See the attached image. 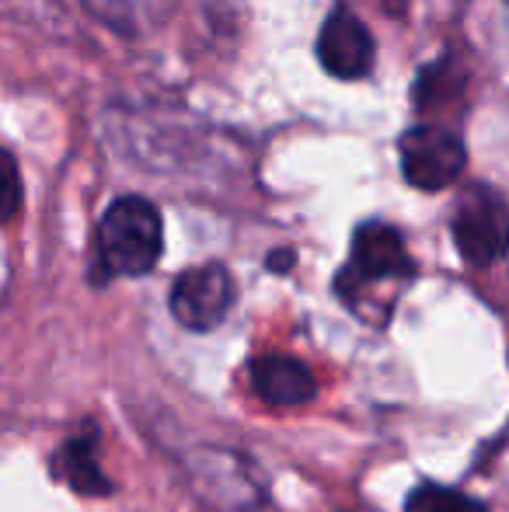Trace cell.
<instances>
[{
	"label": "cell",
	"mask_w": 509,
	"mask_h": 512,
	"mask_svg": "<svg viewBox=\"0 0 509 512\" xmlns=\"http://www.w3.org/2000/svg\"><path fill=\"white\" fill-rule=\"evenodd\" d=\"M164 220L143 196H123L98 223V265L109 276H147L161 262Z\"/></svg>",
	"instance_id": "obj_1"
},
{
	"label": "cell",
	"mask_w": 509,
	"mask_h": 512,
	"mask_svg": "<svg viewBox=\"0 0 509 512\" xmlns=\"http://www.w3.org/2000/svg\"><path fill=\"white\" fill-rule=\"evenodd\" d=\"M415 276V262L405 248V237L398 227L381 220L360 223L353 234V251H349V265L335 276V293L349 304H356L367 286L381 283H401V279Z\"/></svg>",
	"instance_id": "obj_2"
},
{
	"label": "cell",
	"mask_w": 509,
	"mask_h": 512,
	"mask_svg": "<svg viewBox=\"0 0 509 512\" xmlns=\"http://www.w3.org/2000/svg\"><path fill=\"white\" fill-rule=\"evenodd\" d=\"M450 234L461 251V258L468 265H485L499 262L509 251V203L503 192H496L492 185H468L457 196L454 216H450Z\"/></svg>",
	"instance_id": "obj_3"
},
{
	"label": "cell",
	"mask_w": 509,
	"mask_h": 512,
	"mask_svg": "<svg viewBox=\"0 0 509 512\" xmlns=\"http://www.w3.org/2000/svg\"><path fill=\"white\" fill-rule=\"evenodd\" d=\"M185 474L196 499H203L213 512H255L265 499L252 464L231 450L199 446L192 457H185Z\"/></svg>",
	"instance_id": "obj_4"
},
{
	"label": "cell",
	"mask_w": 509,
	"mask_h": 512,
	"mask_svg": "<svg viewBox=\"0 0 509 512\" xmlns=\"http://www.w3.org/2000/svg\"><path fill=\"white\" fill-rule=\"evenodd\" d=\"M398 157L405 182L422 192H440L454 185L468 164L461 136L436 122H419V126L405 129L398 140Z\"/></svg>",
	"instance_id": "obj_5"
},
{
	"label": "cell",
	"mask_w": 509,
	"mask_h": 512,
	"mask_svg": "<svg viewBox=\"0 0 509 512\" xmlns=\"http://www.w3.org/2000/svg\"><path fill=\"white\" fill-rule=\"evenodd\" d=\"M238 286L234 276L227 272V265L206 262L192 265L175 279L168 293V307L175 314V321L189 331H213L234 307Z\"/></svg>",
	"instance_id": "obj_6"
},
{
	"label": "cell",
	"mask_w": 509,
	"mask_h": 512,
	"mask_svg": "<svg viewBox=\"0 0 509 512\" xmlns=\"http://www.w3.org/2000/svg\"><path fill=\"white\" fill-rule=\"evenodd\" d=\"M374 32L349 7H335L318 32V60L339 81H363L374 70Z\"/></svg>",
	"instance_id": "obj_7"
},
{
	"label": "cell",
	"mask_w": 509,
	"mask_h": 512,
	"mask_svg": "<svg viewBox=\"0 0 509 512\" xmlns=\"http://www.w3.org/2000/svg\"><path fill=\"white\" fill-rule=\"evenodd\" d=\"M252 387L255 394L272 408H300L314 401L318 384L314 373L293 356H262L252 363Z\"/></svg>",
	"instance_id": "obj_8"
},
{
	"label": "cell",
	"mask_w": 509,
	"mask_h": 512,
	"mask_svg": "<svg viewBox=\"0 0 509 512\" xmlns=\"http://www.w3.org/2000/svg\"><path fill=\"white\" fill-rule=\"evenodd\" d=\"M464 88H468V70L461 67V60H454L447 53L419 70L412 88V105L419 115H433L440 108H447L450 102H457L464 95Z\"/></svg>",
	"instance_id": "obj_9"
},
{
	"label": "cell",
	"mask_w": 509,
	"mask_h": 512,
	"mask_svg": "<svg viewBox=\"0 0 509 512\" xmlns=\"http://www.w3.org/2000/svg\"><path fill=\"white\" fill-rule=\"evenodd\" d=\"M102 25L119 35H147L175 11V0H84Z\"/></svg>",
	"instance_id": "obj_10"
},
{
	"label": "cell",
	"mask_w": 509,
	"mask_h": 512,
	"mask_svg": "<svg viewBox=\"0 0 509 512\" xmlns=\"http://www.w3.org/2000/svg\"><path fill=\"white\" fill-rule=\"evenodd\" d=\"M95 446H98V439L95 436H77V439H70L67 446H63L60 453H56V460H53V471H56V478H63L70 488H74L77 495H109L112 492V481L102 474V467H98V460H95Z\"/></svg>",
	"instance_id": "obj_11"
},
{
	"label": "cell",
	"mask_w": 509,
	"mask_h": 512,
	"mask_svg": "<svg viewBox=\"0 0 509 512\" xmlns=\"http://www.w3.org/2000/svg\"><path fill=\"white\" fill-rule=\"evenodd\" d=\"M405 512H489L485 502L471 499V495L457 492V488H443L433 481H422L408 492Z\"/></svg>",
	"instance_id": "obj_12"
},
{
	"label": "cell",
	"mask_w": 509,
	"mask_h": 512,
	"mask_svg": "<svg viewBox=\"0 0 509 512\" xmlns=\"http://www.w3.org/2000/svg\"><path fill=\"white\" fill-rule=\"evenodd\" d=\"M21 175H18V164L7 150H0V220H14L21 209Z\"/></svg>",
	"instance_id": "obj_13"
},
{
	"label": "cell",
	"mask_w": 509,
	"mask_h": 512,
	"mask_svg": "<svg viewBox=\"0 0 509 512\" xmlns=\"http://www.w3.org/2000/svg\"><path fill=\"white\" fill-rule=\"evenodd\" d=\"M293 262H297V255H293L290 248H279V251H272L265 265H269V272H290Z\"/></svg>",
	"instance_id": "obj_14"
}]
</instances>
